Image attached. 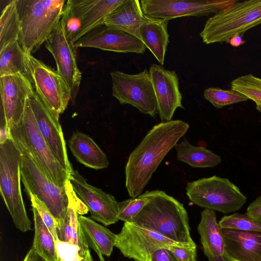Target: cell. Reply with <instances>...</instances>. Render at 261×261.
Returning a JSON list of instances; mask_svg holds the SVG:
<instances>
[{"label":"cell","instance_id":"obj_1","mask_svg":"<svg viewBox=\"0 0 261 261\" xmlns=\"http://www.w3.org/2000/svg\"><path fill=\"white\" fill-rule=\"evenodd\" d=\"M189 128L180 120L159 123L131 152L125 168V187L130 197L141 195L166 155Z\"/></svg>","mask_w":261,"mask_h":261},{"label":"cell","instance_id":"obj_2","mask_svg":"<svg viewBox=\"0 0 261 261\" xmlns=\"http://www.w3.org/2000/svg\"><path fill=\"white\" fill-rule=\"evenodd\" d=\"M11 138L21 153V180L26 192L35 195L54 217L57 227L67 212L69 200L66 185L59 186L40 170L26 139L21 121L10 129Z\"/></svg>","mask_w":261,"mask_h":261},{"label":"cell","instance_id":"obj_3","mask_svg":"<svg viewBox=\"0 0 261 261\" xmlns=\"http://www.w3.org/2000/svg\"><path fill=\"white\" fill-rule=\"evenodd\" d=\"M144 193L148 201L132 223L175 242L196 246L191 237L188 213L183 204L162 191Z\"/></svg>","mask_w":261,"mask_h":261},{"label":"cell","instance_id":"obj_4","mask_svg":"<svg viewBox=\"0 0 261 261\" xmlns=\"http://www.w3.org/2000/svg\"><path fill=\"white\" fill-rule=\"evenodd\" d=\"M65 0H16L21 21L19 42L32 55L58 27Z\"/></svg>","mask_w":261,"mask_h":261},{"label":"cell","instance_id":"obj_5","mask_svg":"<svg viewBox=\"0 0 261 261\" xmlns=\"http://www.w3.org/2000/svg\"><path fill=\"white\" fill-rule=\"evenodd\" d=\"M260 24L261 0H237L210 17L200 36L207 44L229 42L232 37H242L248 30Z\"/></svg>","mask_w":261,"mask_h":261},{"label":"cell","instance_id":"obj_6","mask_svg":"<svg viewBox=\"0 0 261 261\" xmlns=\"http://www.w3.org/2000/svg\"><path fill=\"white\" fill-rule=\"evenodd\" d=\"M21 153L11 138L0 144V192L13 223L23 232L31 230L20 187Z\"/></svg>","mask_w":261,"mask_h":261},{"label":"cell","instance_id":"obj_7","mask_svg":"<svg viewBox=\"0 0 261 261\" xmlns=\"http://www.w3.org/2000/svg\"><path fill=\"white\" fill-rule=\"evenodd\" d=\"M186 190L195 204L225 214L239 210L247 200L246 196L228 179L215 175L189 182Z\"/></svg>","mask_w":261,"mask_h":261},{"label":"cell","instance_id":"obj_8","mask_svg":"<svg viewBox=\"0 0 261 261\" xmlns=\"http://www.w3.org/2000/svg\"><path fill=\"white\" fill-rule=\"evenodd\" d=\"M110 75L112 95L120 104L130 105L141 113L152 117L158 114L154 88L146 69L135 74L114 71Z\"/></svg>","mask_w":261,"mask_h":261},{"label":"cell","instance_id":"obj_9","mask_svg":"<svg viewBox=\"0 0 261 261\" xmlns=\"http://www.w3.org/2000/svg\"><path fill=\"white\" fill-rule=\"evenodd\" d=\"M35 92L55 116L66 109L71 99V90L63 77L51 67L27 54Z\"/></svg>","mask_w":261,"mask_h":261},{"label":"cell","instance_id":"obj_10","mask_svg":"<svg viewBox=\"0 0 261 261\" xmlns=\"http://www.w3.org/2000/svg\"><path fill=\"white\" fill-rule=\"evenodd\" d=\"M173 245L196 247L175 242L153 230L128 222H124L116 234L115 243V247L125 257L135 261H149L156 250Z\"/></svg>","mask_w":261,"mask_h":261},{"label":"cell","instance_id":"obj_11","mask_svg":"<svg viewBox=\"0 0 261 261\" xmlns=\"http://www.w3.org/2000/svg\"><path fill=\"white\" fill-rule=\"evenodd\" d=\"M21 123L26 139L40 170L56 185L65 186L69 179V174L54 158L41 134L29 98L26 100Z\"/></svg>","mask_w":261,"mask_h":261},{"label":"cell","instance_id":"obj_12","mask_svg":"<svg viewBox=\"0 0 261 261\" xmlns=\"http://www.w3.org/2000/svg\"><path fill=\"white\" fill-rule=\"evenodd\" d=\"M236 0H141V7L149 17L169 21L182 17L207 16L218 13Z\"/></svg>","mask_w":261,"mask_h":261},{"label":"cell","instance_id":"obj_13","mask_svg":"<svg viewBox=\"0 0 261 261\" xmlns=\"http://www.w3.org/2000/svg\"><path fill=\"white\" fill-rule=\"evenodd\" d=\"M69 180L76 196L87 207L91 217L105 226L118 220V202L112 195L89 184L77 170L72 169Z\"/></svg>","mask_w":261,"mask_h":261},{"label":"cell","instance_id":"obj_14","mask_svg":"<svg viewBox=\"0 0 261 261\" xmlns=\"http://www.w3.org/2000/svg\"><path fill=\"white\" fill-rule=\"evenodd\" d=\"M46 48L54 57L57 71L68 84L74 100L82 80V72L78 68L75 47L67 38L62 22L45 42Z\"/></svg>","mask_w":261,"mask_h":261},{"label":"cell","instance_id":"obj_15","mask_svg":"<svg viewBox=\"0 0 261 261\" xmlns=\"http://www.w3.org/2000/svg\"><path fill=\"white\" fill-rule=\"evenodd\" d=\"M29 100L38 127L54 158L70 174L73 168L68 158L66 142L59 119L35 91Z\"/></svg>","mask_w":261,"mask_h":261},{"label":"cell","instance_id":"obj_16","mask_svg":"<svg viewBox=\"0 0 261 261\" xmlns=\"http://www.w3.org/2000/svg\"><path fill=\"white\" fill-rule=\"evenodd\" d=\"M34 85L21 75L0 76L1 117L10 130L22 120L27 99L34 95Z\"/></svg>","mask_w":261,"mask_h":261},{"label":"cell","instance_id":"obj_17","mask_svg":"<svg viewBox=\"0 0 261 261\" xmlns=\"http://www.w3.org/2000/svg\"><path fill=\"white\" fill-rule=\"evenodd\" d=\"M75 48L93 47L116 53L143 54L147 48L141 39L105 24L91 31L73 44Z\"/></svg>","mask_w":261,"mask_h":261},{"label":"cell","instance_id":"obj_18","mask_svg":"<svg viewBox=\"0 0 261 261\" xmlns=\"http://www.w3.org/2000/svg\"><path fill=\"white\" fill-rule=\"evenodd\" d=\"M149 72L158 103V114L162 122L171 121L175 110L182 108V95L175 70L166 69L162 65L151 64Z\"/></svg>","mask_w":261,"mask_h":261},{"label":"cell","instance_id":"obj_19","mask_svg":"<svg viewBox=\"0 0 261 261\" xmlns=\"http://www.w3.org/2000/svg\"><path fill=\"white\" fill-rule=\"evenodd\" d=\"M221 229L227 261H261V231Z\"/></svg>","mask_w":261,"mask_h":261},{"label":"cell","instance_id":"obj_20","mask_svg":"<svg viewBox=\"0 0 261 261\" xmlns=\"http://www.w3.org/2000/svg\"><path fill=\"white\" fill-rule=\"evenodd\" d=\"M197 230L203 253L208 261H227L225 257V242L215 211L205 208L201 212Z\"/></svg>","mask_w":261,"mask_h":261},{"label":"cell","instance_id":"obj_21","mask_svg":"<svg viewBox=\"0 0 261 261\" xmlns=\"http://www.w3.org/2000/svg\"><path fill=\"white\" fill-rule=\"evenodd\" d=\"M147 16L144 14L138 0H124L105 19L104 24L116 29L140 38L139 29L145 21Z\"/></svg>","mask_w":261,"mask_h":261},{"label":"cell","instance_id":"obj_22","mask_svg":"<svg viewBox=\"0 0 261 261\" xmlns=\"http://www.w3.org/2000/svg\"><path fill=\"white\" fill-rule=\"evenodd\" d=\"M68 145L75 159L85 166L95 170L108 167L107 156L88 135L79 131L74 132Z\"/></svg>","mask_w":261,"mask_h":261},{"label":"cell","instance_id":"obj_23","mask_svg":"<svg viewBox=\"0 0 261 261\" xmlns=\"http://www.w3.org/2000/svg\"><path fill=\"white\" fill-rule=\"evenodd\" d=\"M124 0H74L81 17L82 27L79 39L104 24L106 17Z\"/></svg>","mask_w":261,"mask_h":261},{"label":"cell","instance_id":"obj_24","mask_svg":"<svg viewBox=\"0 0 261 261\" xmlns=\"http://www.w3.org/2000/svg\"><path fill=\"white\" fill-rule=\"evenodd\" d=\"M168 20L147 16L139 29L140 38L158 61L163 65L169 35Z\"/></svg>","mask_w":261,"mask_h":261},{"label":"cell","instance_id":"obj_25","mask_svg":"<svg viewBox=\"0 0 261 261\" xmlns=\"http://www.w3.org/2000/svg\"><path fill=\"white\" fill-rule=\"evenodd\" d=\"M12 75H22L34 85L27 54L18 41L0 49V76Z\"/></svg>","mask_w":261,"mask_h":261},{"label":"cell","instance_id":"obj_26","mask_svg":"<svg viewBox=\"0 0 261 261\" xmlns=\"http://www.w3.org/2000/svg\"><path fill=\"white\" fill-rule=\"evenodd\" d=\"M79 218L88 246L97 254L110 256L115 247L116 234L88 217L80 215Z\"/></svg>","mask_w":261,"mask_h":261},{"label":"cell","instance_id":"obj_27","mask_svg":"<svg viewBox=\"0 0 261 261\" xmlns=\"http://www.w3.org/2000/svg\"><path fill=\"white\" fill-rule=\"evenodd\" d=\"M175 148L177 160L192 167H213L221 162V157L211 150L203 147L194 146L186 139L177 143Z\"/></svg>","mask_w":261,"mask_h":261},{"label":"cell","instance_id":"obj_28","mask_svg":"<svg viewBox=\"0 0 261 261\" xmlns=\"http://www.w3.org/2000/svg\"><path fill=\"white\" fill-rule=\"evenodd\" d=\"M32 211L35 228L32 248L46 261H58L56 244L52 234L34 206H32Z\"/></svg>","mask_w":261,"mask_h":261},{"label":"cell","instance_id":"obj_29","mask_svg":"<svg viewBox=\"0 0 261 261\" xmlns=\"http://www.w3.org/2000/svg\"><path fill=\"white\" fill-rule=\"evenodd\" d=\"M21 21L16 0L11 1L2 11L0 18V49L8 44L19 41Z\"/></svg>","mask_w":261,"mask_h":261},{"label":"cell","instance_id":"obj_30","mask_svg":"<svg viewBox=\"0 0 261 261\" xmlns=\"http://www.w3.org/2000/svg\"><path fill=\"white\" fill-rule=\"evenodd\" d=\"M60 20L67 38L74 44L79 39L82 27V19L74 0L66 1Z\"/></svg>","mask_w":261,"mask_h":261},{"label":"cell","instance_id":"obj_31","mask_svg":"<svg viewBox=\"0 0 261 261\" xmlns=\"http://www.w3.org/2000/svg\"><path fill=\"white\" fill-rule=\"evenodd\" d=\"M231 88L261 105V79L251 74L239 76L231 82Z\"/></svg>","mask_w":261,"mask_h":261},{"label":"cell","instance_id":"obj_32","mask_svg":"<svg viewBox=\"0 0 261 261\" xmlns=\"http://www.w3.org/2000/svg\"><path fill=\"white\" fill-rule=\"evenodd\" d=\"M203 96L217 109L248 100L246 96L232 89L223 90L216 87L206 89L204 91Z\"/></svg>","mask_w":261,"mask_h":261},{"label":"cell","instance_id":"obj_33","mask_svg":"<svg viewBox=\"0 0 261 261\" xmlns=\"http://www.w3.org/2000/svg\"><path fill=\"white\" fill-rule=\"evenodd\" d=\"M218 223L221 228L243 231H261V223L256 222L246 213H234L224 216Z\"/></svg>","mask_w":261,"mask_h":261},{"label":"cell","instance_id":"obj_34","mask_svg":"<svg viewBox=\"0 0 261 261\" xmlns=\"http://www.w3.org/2000/svg\"><path fill=\"white\" fill-rule=\"evenodd\" d=\"M148 200L144 193L136 197L118 202V219L124 222L132 223L134 218L142 210Z\"/></svg>","mask_w":261,"mask_h":261},{"label":"cell","instance_id":"obj_35","mask_svg":"<svg viewBox=\"0 0 261 261\" xmlns=\"http://www.w3.org/2000/svg\"><path fill=\"white\" fill-rule=\"evenodd\" d=\"M28 195L32 206L36 208L43 221L52 234L55 242H56L58 239L55 219L45 205L37 197L32 194H29Z\"/></svg>","mask_w":261,"mask_h":261},{"label":"cell","instance_id":"obj_36","mask_svg":"<svg viewBox=\"0 0 261 261\" xmlns=\"http://www.w3.org/2000/svg\"><path fill=\"white\" fill-rule=\"evenodd\" d=\"M179 261H195L196 247L173 245L168 248Z\"/></svg>","mask_w":261,"mask_h":261},{"label":"cell","instance_id":"obj_37","mask_svg":"<svg viewBox=\"0 0 261 261\" xmlns=\"http://www.w3.org/2000/svg\"><path fill=\"white\" fill-rule=\"evenodd\" d=\"M246 214L256 222L261 223V196L249 205Z\"/></svg>","mask_w":261,"mask_h":261},{"label":"cell","instance_id":"obj_38","mask_svg":"<svg viewBox=\"0 0 261 261\" xmlns=\"http://www.w3.org/2000/svg\"><path fill=\"white\" fill-rule=\"evenodd\" d=\"M149 261H179L168 248L156 250L150 256Z\"/></svg>","mask_w":261,"mask_h":261},{"label":"cell","instance_id":"obj_39","mask_svg":"<svg viewBox=\"0 0 261 261\" xmlns=\"http://www.w3.org/2000/svg\"><path fill=\"white\" fill-rule=\"evenodd\" d=\"M0 127V144L4 143L9 139H11L10 130L6 121L1 119Z\"/></svg>","mask_w":261,"mask_h":261},{"label":"cell","instance_id":"obj_40","mask_svg":"<svg viewBox=\"0 0 261 261\" xmlns=\"http://www.w3.org/2000/svg\"><path fill=\"white\" fill-rule=\"evenodd\" d=\"M23 261H46L32 248L27 253Z\"/></svg>","mask_w":261,"mask_h":261},{"label":"cell","instance_id":"obj_41","mask_svg":"<svg viewBox=\"0 0 261 261\" xmlns=\"http://www.w3.org/2000/svg\"><path fill=\"white\" fill-rule=\"evenodd\" d=\"M229 42L232 46L237 47L244 43V41L241 36H235L230 39Z\"/></svg>","mask_w":261,"mask_h":261},{"label":"cell","instance_id":"obj_42","mask_svg":"<svg viewBox=\"0 0 261 261\" xmlns=\"http://www.w3.org/2000/svg\"><path fill=\"white\" fill-rule=\"evenodd\" d=\"M99 258L100 261H106L103 257V255L101 253L97 254Z\"/></svg>","mask_w":261,"mask_h":261},{"label":"cell","instance_id":"obj_43","mask_svg":"<svg viewBox=\"0 0 261 261\" xmlns=\"http://www.w3.org/2000/svg\"><path fill=\"white\" fill-rule=\"evenodd\" d=\"M256 109L258 111L261 112V105H256Z\"/></svg>","mask_w":261,"mask_h":261},{"label":"cell","instance_id":"obj_44","mask_svg":"<svg viewBox=\"0 0 261 261\" xmlns=\"http://www.w3.org/2000/svg\"><path fill=\"white\" fill-rule=\"evenodd\" d=\"M195 261H197V259Z\"/></svg>","mask_w":261,"mask_h":261}]
</instances>
